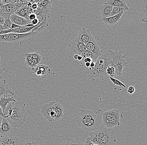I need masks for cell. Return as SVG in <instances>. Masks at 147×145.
Returning a JSON list of instances; mask_svg holds the SVG:
<instances>
[{
	"label": "cell",
	"instance_id": "obj_1",
	"mask_svg": "<svg viewBox=\"0 0 147 145\" xmlns=\"http://www.w3.org/2000/svg\"><path fill=\"white\" fill-rule=\"evenodd\" d=\"M25 106V104L19 100L12 102L6 107L4 117L12 127L19 128L24 124L27 117Z\"/></svg>",
	"mask_w": 147,
	"mask_h": 145
},
{
	"label": "cell",
	"instance_id": "obj_2",
	"mask_svg": "<svg viewBox=\"0 0 147 145\" xmlns=\"http://www.w3.org/2000/svg\"><path fill=\"white\" fill-rule=\"evenodd\" d=\"M106 53L110 60L109 66L114 68L115 75L122 76L124 68L128 65L125 59L126 55H123L122 51L117 49L114 51L108 50Z\"/></svg>",
	"mask_w": 147,
	"mask_h": 145
},
{
	"label": "cell",
	"instance_id": "obj_3",
	"mask_svg": "<svg viewBox=\"0 0 147 145\" xmlns=\"http://www.w3.org/2000/svg\"><path fill=\"white\" fill-rule=\"evenodd\" d=\"M102 125L107 128H112L120 124V113L117 110L105 111L101 117Z\"/></svg>",
	"mask_w": 147,
	"mask_h": 145
},
{
	"label": "cell",
	"instance_id": "obj_4",
	"mask_svg": "<svg viewBox=\"0 0 147 145\" xmlns=\"http://www.w3.org/2000/svg\"><path fill=\"white\" fill-rule=\"evenodd\" d=\"M110 64V59L107 53L102 54L95 62V66L91 71L96 78H104L106 74V69Z\"/></svg>",
	"mask_w": 147,
	"mask_h": 145
},
{
	"label": "cell",
	"instance_id": "obj_5",
	"mask_svg": "<svg viewBox=\"0 0 147 145\" xmlns=\"http://www.w3.org/2000/svg\"><path fill=\"white\" fill-rule=\"evenodd\" d=\"M95 115L94 113L90 110H81L74 115V118L77 125L85 130L89 122Z\"/></svg>",
	"mask_w": 147,
	"mask_h": 145
},
{
	"label": "cell",
	"instance_id": "obj_6",
	"mask_svg": "<svg viewBox=\"0 0 147 145\" xmlns=\"http://www.w3.org/2000/svg\"><path fill=\"white\" fill-rule=\"evenodd\" d=\"M36 34V32H31L24 34L9 33L7 34H1L0 35V42L14 43L25 38L34 36Z\"/></svg>",
	"mask_w": 147,
	"mask_h": 145
},
{
	"label": "cell",
	"instance_id": "obj_7",
	"mask_svg": "<svg viewBox=\"0 0 147 145\" xmlns=\"http://www.w3.org/2000/svg\"><path fill=\"white\" fill-rule=\"evenodd\" d=\"M55 101H51L49 103L42 105L41 108V113L44 117L48 121L53 123L55 121L56 117V107Z\"/></svg>",
	"mask_w": 147,
	"mask_h": 145
},
{
	"label": "cell",
	"instance_id": "obj_8",
	"mask_svg": "<svg viewBox=\"0 0 147 145\" xmlns=\"http://www.w3.org/2000/svg\"><path fill=\"white\" fill-rule=\"evenodd\" d=\"M106 128L102 125L97 130L90 132L89 137L90 141L94 144L100 145L105 134Z\"/></svg>",
	"mask_w": 147,
	"mask_h": 145
},
{
	"label": "cell",
	"instance_id": "obj_9",
	"mask_svg": "<svg viewBox=\"0 0 147 145\" xmlns=\"http://www.w3.org/2000/svg\"><path fill=\"white\" fill-rule=\"evenodd\" d=\"M52 3L51 1H42L38 4L37 9L33 10L34 13L36 15H48L51 10Z\"/></svg>",
	"mask_w": 147,
	"mask_h": 145
},
{
	"label": "cell",
	"instance_id": "obj_10",
	"mask_svg": "<svg viewBox=\"0 0 147 145\" xmlns=\"http://www.w3.org/2000/svg\"><path fill=\"white\" fill-rule=\"evenodd\" d=\"M116 141L114 130L112 128H106L105 134L99 145H115Z\"/></svg>",
	"mask_w": 147,
	"mask_h": 145
},
{
	"label": "cell",
	"instance_id": "obj_11",
	"mask_svg": "<svg viewBox=\"0 0 147 145\" xmlns=\"http://www.w3.org/2000/svg\"><path fill=\"white\" fill-rule=\"evenodd\" d=\"M32 70L33 74H36L41 80L47 78L51 72L50 68L44 65H38L32 68Z\"/></svg>",
	"mask_w": 147,
	"mask_h": 145
},
{
	"label": "cell",
	"instance_id": "obj_12",
	"mask_svg": "<svg viewBox=\"0 0 147 145\" xmlns=\"http://www.w3.org/2000/svg\"><path fill=\"white\" fill-rule=\"evenodd\" d=\"M69 48L72 52L78 55H81L86 49V46L84 43L78 40L77 38L74 39L68 45Z\"/></svg>",
	"mask_w": 147,
	"mask_h": 145
},
{
	"label": "cell",
	"instance_id": "obj_13",
	"mask_svg": "<svg viewBox=\"0 0 147 145\" xmlns=\"http://www.w3.org/2000/svg\"><path fill=\"white\" fill-rule=\"evenodd\" d=\"M27 1H24L22 3H11L6 5H2V10L3 13L12 14L15 13L16 11L21 7L26 5Z\"/></svg>",
	"mask_w": 147,
	"mask_h": 145
},
{
	"label": "cell",
	"instance_id": "obj_14",
	"mask_svg": "<svg viewBox=\"0 0 147 145\" xmlns=\"http://www.w3.org/2000/svg\"><path fill=\"white\" fill-rule=\"evenodd\" d=\"M85 46L86 49L92 52L97 58L102 55L99 45L92 36Z\"/></svg>",
	"mask_w": 147,
	"mask_h": 145
},
{
	"label": "cell",
	"instance_id": "obj_15",
	"mask_svg": "<svg viewBox=\"0 0 147 145\" xmlns=\"http://www.w3.org/2000/svg\"><path fill=\"white\" fill-rule=\"evenodd\" d=\"M102 125L101 117L95 115V116L90 120L84 130L89 131L90 133L97 130Z\"/></svg>",
	"mask_w": 147,
	"mask_h": 145
},
{
	"label": "cell",
	"instance_id": "obj_16",
	"mask_svg": "<svg viewBox=\"0 0 147 145\" xmlns=\"http://www.w3.org/2000/svg\"><path fill=\"white\" fill-rule=\"evenodd\" d=\"M21 142L18 138L6 135L0 138V145H20Z\"/></svg>",
	"mask_w": 147,
	"mask_h": 145
},
{
	"label": "cell",
	"instance_id": "obj_17",
	"mask_svg": "<svg viewBox=\"0 0 147 145\" xmlns=\"http://www.w3.org/2000/svg\"><path fill=\"white\" fill-rule=\"evenodd\" d=\"M92 36L90 30H87L85 27H83L77 38L79 41L86 45L90 41Z\"/></svg>",
	"mask_w": 147,
	"mask_h": 145
},
{
	"label": "cell",
	"instance_id": "obj_18",
	"mask_svg": "<svg viewBox=\"0 0 147 145\" xmlns=\"http://www.w3.org/2000/svg\"><path fill=\"white\" fill-rule=\"evenodd\" d=\"M14 95L11 90L6 84V80H5L0 81V98L3 96H8Z\"/></svg>",
	"mask_w": 147,
	"mask_h": 145
},
{
	"label": "cell",
	"instance_id": "obj_19",
	"mask_svg": "<svg viewBox=\"0 0 147 145\" xmlns=\"http://www.w3.org/2000/svg\"><path fill=\"white\" fill-rule=\"evenodd\" d=\"M9 19L13 24H15L18 26H26L29 24H30V23L28 22L26 19L18 16L15 13L11 14Z\"/></svg>",
	"mask_w": 147,
	"mask_h": 145
},
{
	"label": "cell",
	"instance_id": "obj_20",
	"mask_svg": "<svg viewBox=\"0 0 147 145\" xmlns=\"http://www.w3.org/2000/svg\"><path fill=\"white\" fill-rule=\"evenodd\" d=\"M124 12H122L119 14L116 15L109 18H102L101 20L105 24L113 26L120 21V19L123 14Z\"/></svg>",
	"mask_w": 147,
	"mask_h": 145
},
{
	"label": "cell",
	"instance_id": "obj_21",
	"mask_svg": "<svg viewBox=\"0 0 147 145\" xmlns=\"http://www.w3.org/2000/svg\"><path fill=\"white\" fill-rule=\"evenodd\" d=\"M113 6L106 2L100 7L102 18H109L111 17V12Z\"/></svg>",
	"mask_w": 147,
	"mask_h": 145
},
{
	"label": "cell",
	"instance_id": "obj_22",
	"mask_svg": "<svg viewBox=\"0 0 147 145\" xmlns=\"http://www.w3.org/2000/svg\"><path fill=\"white\" fill-rule=\"evenodd\" d=\"M13 127L9 124L6 118L3 117L0 127V134H6L12 131Z\"/></svg>",
	"mask_w": 147,
	"mask_h": 145
},
{
	"label": "cell",
	"instance_id": "obj_23",
	"mask_svg": "<svg viewBox=\"0 0 147 145\" xmlns=\"http://www.w3.org/2000/svg\"><path fill=\"white\" fill-rule=\"evenodd\" d=\"M11 95L8 96H3V97L0 98V106L2 109L3 112L4 113L6 109V107L8 106L9 103L12 102H16L15 99L13 97H12Z\"/></svg>",
	"mask_w": 147,
	"mask_h": 145
},
{
	"label": "cell",
	"instance_id": "obj_24",
	"mask_svg": "<svg viewBox=\"0 0 147 145\" xmlns=\"http://www.w3.org/2000/svg\"><path fill=\"white\" fill-rule=\"evenodd\" d=\"M106 2L110 5H112L113 7L123 8L126 11L129 10L125 0H109Z\"/></svg>",
	"mask_w": 147,
	"mask_h": 145
},
{
	"label": "cell",
	"instance_id": "obj_25",
	"mask_svg": "<svg viewBox=\"0 0 147 145\" xmlns=\"http://www.w3.org/2000/svg\"><path fill=\"white\" fill-rule=\"evenodd\" d=\"M55 106L56 107V117L55 121H57L63 117L64 108L60 103H55Z\"/></svg>",
	"mask_w": 147,
	"mask_h": 145
},
{
	"label": "cell",
	"instance_id": "obj_26",
	"mask_svg": "<svg viewBox=\"0 0 147 145\" xmlns=\"http://www.w3.org/2000/svg\"><path fill=\"white\" fill-rule=\"evenodd\" d=\"M81 56L82 57L83 59L86 58H89L91 59L92 61L95 62H96L97 59V57L95 56L92 52L86 49L82 52Z\"/></svg>",
	"mask_w": 147,
	"mask_h": 145
},
{
	"label": "cell",
	"instance_id": "obj_27",
	"mask_svg": "<svg viewBox=\"0 0 147 145\" xmlns=\"http://www.w3.org/2000/svg\"><path fill=\"white\" fill-rule=\"evenodd\" d=\"M63 145H84V143L80 140L79 138L72 139L69 138L66 141H64Z\"/></svg>",
	"mask_w": 147,
	"mask_h": 145
},
{
	"label": "cell",
	"instance_id": "obj_28",
	"mask_svg": "<svg viewBox=\"0 0 147 145\" xmlns=\"http://www.w3.org/2000/svg\"><path fill=\"white\" fill-rule=\"evenodd\" d=\"M23 7H21L20 9H18L15 13L17 15H18V16L24 18L25 19L27 20L28 22L30 23V24H32V22L29 21V19H28V16L24 10V9H23Z\"/></svg>",
	"mask_w": 147,
	"mask_h": 145
},
{
	"label": "cell",
	"instance_id": "obj_29",
	"mask_svg": "<svg viewBox=\"0 0 147 145\" xmlns=\"http://www.w3.org/2000/svg\"><path fill=\"white\" fill-rule=\"evenodd\" d=\"M125 11H126L123 8L117 7H113V9L111 12V16L119 14L120 13L122 12H125Z\"/></svg>",
	"mask_w": 147,
	"mask_h": 145
},
{
	"label": "cell",
	"instance_id": "obj_30",
	"mask_svg": "<svg viewBox=\"0 0 147 145\" xmlns=\"http://www.w3.org/2000/svg\"><path fill=\"white\" fill-rule=\"evenodd\" d=\"M12 23L9 18L5 19L4 23L3 25L5 30H9L11 29Z\"/></svg>",
	"mask_w": 147,
	"mask_h": 145
},
{
	"label": "cell",
	"instance_id": "obj_31",
	"mask_svg": "<svg viewBox=\"0 0 147 145\" xmlns=\"http://www.w3.org/2000/svg\"><path fill=\"white\" fill-rule=\"evenodd\" d=\"M106 74L113 78L115 76V70L113 67L108 66L106 69Z\"/></svg>",
	"mask_w": 147,
	"mask_h": 145
},
{
	"label": "cell",
	"instance_id": "obj_32",
	"mask_svg": "<svg viewBox=\"0 0 147 145\" xmlns=\"http://www.w3.org/2000/svg\"><path fill=\"white\" fill-rule=\"evenodd\" d=\"M110 80L113 82L114 84L115 85H117V86H120V87H122V88H125L126 86L123 84L121 82L119 81V80L113 78H112V77H110Z\"/></svg>",
	"mask_w": 147,
	"mask_h": 145
},
{
	"label": "cell",
	"instance_id": "obj_33",
	"mask_svg": "<svg viewBox=\"0 0 147 145\" xmlns=\"http://www.w3.org/2000/svg\"><path fill=\"white\" fill-rule=\"evenodd\" d=\"M1 2L2 0H0V16L3 17L5 19H8V18H10V16L11 14L5 13H3L2 11V4Z\"/></svg>",
	"mask_w": 147,
	"mask_h": 145
},
{
	"label": "cell",
	"instance_id": "obj_34",
	"mask_svg": "<svg viewBox=\"0 0 147 145\" xmlns=\"http://www.w3.org/2000/svg\"><path fill=\"white\" fill-rule=\"evenodd\" d=\"M20 145H36V142L34 140H27L21 143Z\"/></svg>",
	"mask_w": 147,
	"mask_h": 145
},
{
	"label": "cell",
	"instance_id": "obj_35",
	"mask_svg": "<svg viewBox=\"0 0 147 145\" xmlns=\"http://www.w3.org/2000/svg\"><path fill=\"white\" fill-rule=\"evenodd\" d=\"M135 92V88L133 86H130L128 87L127 89V92L129 94H132Z\"/></svg>",
	"mask_w": 147,
	"mask_h": 145
},
{
	"label": "cell",
	"instance_id": "obj_36",
	"mask_svg": "<svg viewBox=\"0 0 147 145\" xmlns=\"http://www.w3.org/2000/svg\"><path fill=\"white\" fill-rule=\"evenodd\" d=\"M83 143L84 145H98L96 144H94V143L91 142V141H90L89 137L87 138H86V140H85V142Z\"/></svg>",
	"mask_w": 147,
	"mask_h": 145
},
{
	"label": "cell",
	"instance_id": "obj_37",
	"mask_svg": "<svg viewBox=\"0 0 147 145\" xmlns=\"http://www.w3.org/2000/svg\"><path fill=\"white\" fill-rule=\"evenodd\" d=\"M43 22V21H42ZM42 22L39 21V19L38 18L34 19V20H32V24L34 26H36V25L38 24L41 23Z\"/></svg>",
	"mask_w": 147,
	"mask_h": 145
},
{
	"label": "cell",
	"instance_id": "obj_38",
	"mask_svg": "<svg viewBox=\"0 0 147 145\" xmlns=\"http://www.w3.org/2000/svg\"><path fill=\"white\" fill-rule=\"evenodd\" d=\"M36 15L34 13H32V14L29 15V16H28V19H29V21H31V22H32V20L36 19Z\"/></svg>",
	"mask_w": 147,
	"mask_h": 145
},
{
	"label": "cell",
	"instance_id": "obj_39",
	"mask_svg": "<svg viewBox=\"0 0 147 145\" xmlns=\"http://www.w3.org/2000/svg\"><path fill=\"white\" fill-rule=\"evenodd\" d=\"M95 66V62L94 61H92L90 63V67L89 68V70L91 71L92 69L94 68Z\"/></svg>",
	"mask_w": 147,
	"mask_h": 145
},
{
	"label": "cell",
	"instance_id": "obj_40",
	"mask_svg": "<svg viewBox=\"0 0 147 145\" xmlns=\"http://www.w3.org/2000/svg\"><path fill=\"white\" fill-rule=\"evenodd\" d=\"M82 60L84 62H85V63H87V62L91 63L92 61H93L91 59L89 58H86L83 59Z\"/></svg>",
	"mask_w": 147,
	"mask_h": 145
},
{
	"label": "cell",
	"instance_id": "obj_41",
	"mask_svg": "<svg viewBox=\"0 0 147 145\" xmlns=\"http://www.w3.org/2000/svg\"><path fill=\"white\" fill-rule=\"evenodd\" d=\"M5 69H6L5 68H0V81L2 80L3 76L2 75V74L3 73V72H4L5 70Z\"/></svg>",
	"mask_w": 147,
	"mask_h": 145
},
{
	"label": "cell",
	"instance_id": "obj_42",
	"mask_svg": "<svg viewBox=\"0 0 147 145\" xmlns=\"http://www.w3.org/2000/svg\"><path fill=\"white\" fill-rule=\"evenodd\" d=\"M5 19L3 17L0 16V25H3L4 23Z\"/></svg>",
	"mask_w": 147,
	"mask_h": 145
},
{
	"label": "cell",
	"instance_id": "obj_43",
	"mask_svg": "<svg viewBox=\"0 0 147 145\" xmlns=\"http://www.w3.org/2000/svg\"><path fill=\"white\" fill-rule=\"evenodd\" d=\"M0 116H1L3 117H4V115L2 109L0 106Z\"/></svg>",
	"mask_w": 147,
	"mask_h": 145
},
{
	"label": "cell",
	"instance_id": "obj_44",
	"mask_svg": "<svg viewBox=\"0 0 147 145\" xmlns=\"http://www.w3.org/2000/svg\"><path fill=\"white\" fill-rule=\"evenodd\" d=\"M5 31L4 28H3V26L2 25H0V33Z\"/></svg>",
	"mask_w": 147,
	"mask_h": 145
},
{
	"label": "cell",
	"instance_id": "obj_45",
	"mask_svg": "<svg viewBox=\"0 0 147 145\" xmlns=\"http://www.w3.org/2000/svg\"><path fill=\"white\" fill-rule=\"evenodd\" d=\"M82 57L81 55H79L78 56V59H77V60H78V61H81V60H82Z\"/></svg>",
	"mask_w": 147,
	"mask_h": 145
},
{
	"label": "cell",
	"instance_id": "obj_46",
	"mask_svg": "<svg viewBox=\"0 0 147 145\" xmlns=\"http://www.w3.org/2000/svg\"><path fill=\"white\" fill-rule=\"evenodd\" d=\"M90 62H87V63H85V65H86V67H87L88 68L90 67Z\"/></svg>",
	"mask_w": 147,
	"mask_h": 145
},
{
	"label": "cell",
	"instance_id": "obj_47",
	"mask_svg": "<svg viewBox=\"0 0 147 145\" xmlns=\"http://www.w3.org/2000/svg\"><path fill=\"white\" fill-rule=\"evenodd\" d=\"M78 56L79 55H74V59H75V60H77Z\"/></svg>",
	"mask_w": 147,
	"mask_h": 145
},
{
	"label": "cell",
	"instance_id": "obj_48",
	"mask_svg": "<svg viewBox=\"0 0 147 145\" xmlns=\"http://www.w3.org/2000/svg\"><path fill=\"white\" fill-rule=\"evenodd\" d=\"M3 117H1V116H0V127L1 126V125L2 121L3 119Z\"/></svg>",
	"mask_w": 147,
	"mask_h": 145
},
{
	"label": "cell",
	"instance_id": "obj_49",
	"mask_svg": "<svg viewBox=\"0 0 147 145\" xmlns=\"http://www.w3.org/2000/svg\"><path fill=\"white\" fill-rule=\"evenodd\" d=\"M59 145H63V144H60Z\"/></svg>",
	"mask_w": 147,
	"mask_h": 145
},
{
	"label": "cell",
	"instance_id": "obj_50",
	"mask_svg": "<svg viewBox=\"0 0 147 145\" xmlns=\"http://www.w3.org/2000/svg\"></svg>",
	"mask_w": 147,
	"mask_h": 145
}]
</instances>
